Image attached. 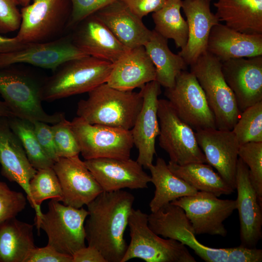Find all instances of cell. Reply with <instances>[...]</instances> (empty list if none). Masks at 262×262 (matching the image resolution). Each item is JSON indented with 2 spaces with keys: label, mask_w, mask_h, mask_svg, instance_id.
<instances>
[{
  "label": "cell",
  "mask_w": 262,
  "mask_h": 262,
  "mask_svg": "<svg viewBox=\"0 0 262 262\" xmlns=\"http://www.w3.org/2000/svg\"><path fill=\"white\" fill-rule=\"evenodd\" d=\"M134 199L132 194L123 190L103 191L86 205V241L107 262H121L126 252L124 233Z\"/></svg>",
  "instance_id": "cell-1"
},
{
  "label": "cell",
  "mask_w": 262,
  "mask_h": 262,
  "mask_svg": "<svg viewBox=\"0 0 262 262\" xmlns=\"http://www.w3.org/2000/svg\"><path fill=\"white\" fill-rule=\"evenodd\" d=\"M148 224L156 234L177 240L192 249L206 262H261L262 250L240 245L216 248L206 246L196 238L192 226L180 207L169 203L148 214Z\"/></svg>",
  "instance_id": "cell-2"
},
{
  "label": "cell",
  "mask_w": 262,
  "mask_h": 262,
  "mask_svg": "<svg viewBox=\"0 0 262 262\" xmlns=\"http://www.w3.org/2000/svg\"><path fill=\"white\" fill-rule=\"evenodd\" d=\"M78 103L77 115L86 122L130 130L143 102L141 91L120 90L104 83Z\"/></svg>",
  "instance_id": "cell-3"
},
{
  "label": "cell",
  "mask_w": 262,
  "mask_h": 262,
  "mask_svg": "<svg viewBox=\"0 0 262 262\" xmlns=\"http://www.w3.org/2000/svg\"><path fill=\"white\" fill-rule=\"evenodd\" d=\"M113 64L87 56L67 61L43 83V101H52L87 92L106 83Z\"/></svg>",
  "instance_id": "cell-4"
},
{
  "label": "cell",
  "mask_w": 262,
  "mask_h": 262,
  "mask_svg": "<svg viewBox=\"0 0 262 262\" xmlns=\"http://www.w3.org/2000/svg\"><path fill=\"white\" fill-rule=\"evenodd\" d=\"M43 83L28 73L7 66L0 68V95L14 116L31 122L55 124L64 113H47L42 102Z\"/></svg>",
  "instance_id": "cell-5"
},
{
  "label": "cell",
  "mask_w": 262,
  "mask_h": 262,
  "mask_svg": "<svg viewBox=\"0 0 262 262\" xmlns=\"http://www.w3.org/2000/svg\"><path fill=\"white\" fill-rule=\"evenodd\" d=\"M190 66L214 115L216 129L231 131L242 112L224 77L222 62L207 51Z\"/></svg>",
  "instance_id": "cell-6"
},
{
  "label": "cell",
  "mask_w": 262,
  "mask_h": 262,
  "mask_svg": "<svg viewBox=\"0 0 262 262\" xmlns=\"http://www.w3.org/2000/svg\"><path fill=\"white\" fill-rule=\"evenodd\" d=\"M128 226L131 241L121 262L139 258L146 262H196L185 246L170 238L161 237L148 224V214L132 209Z\"/></svg>",
  "instance_id": "cell-7"
},
{
  "label": "cell",
  "mask_w": 262,
  "mask_h": 262,
  "mask_svg": "<svg viewBox=\"0 0 262 262\" xmlns=\"http://www.w3.org/2000/svg\"><path fill=\"white\" fill-rule=\"evenodd\" d=\"M88 215L83 207L76 208L51 199L48 210L34 222L38 232L47 235V245L60 253L72 256L86 246L84 223Z\"/></svg>",
  "instance_id": "cell-8"
},
{
  "label": "cell",
  "mask_w": 262,
  "mask_h": 262,
  "mask_svg": "<svg viewBox=\"0 0 262 262\" xmlns=\"http://www.w3.org/2000/svg\"><path fill=\"white\" fill-rule=\"evenodd\" d=\"M71 12L70 0H33L20 11L21 24L16 36L24 43L58 38L67 29Z\"/></svg>",
  "instance_id": "cell-9"
},
{
  "label": "cell",
  "mask_w": 262,
  "mask_h": 262,
  "mask_svg": "<svg viewBox=\"0 0 262 262\" xmlns=\"http://www.w3.org/2000/svg\"><path fill=\"white\" fill-rule=\"evenodd\" d=\"M70 124L80 153L85 160L130 158L133 146L130 130L90 124L78 116Z\"/></svg>",
  "instance_id": "cell-10"
},
{
  "label": "cell",
  "mask_w": 262,
  "mask_h": 262,
  "mask_svg": "<svg viewBox=\"0 0 262 262\" xmlns=\"http://www.w3.org/2000/svg\"><path fill=\"white\" fill-rule=\"evenodd\" d=\"M157 113L159 145L168 154L169 161L180 165L193 163L207 164L195 132L180 118L167 99L158 100Z\"/></svg>",
  "instance_id": "cell-11"
},
{
  "label": "cell",
  "mask_w": 262,
  "mask_h": 262,
  "mask_svg": "<svg viewBox=\"0 0 262 262\" xmlns=\"http://www.w3.org/2000/svg\"><path fill=\"white\" fill-rule=\"evenodd\" d=\"M165 95L180 118L196 131L215 129L214 115L196 76L182 71Z\"/></svg>",
  "instance_id": "cell-12"
},
{
  "label": "cell",
  "mask_w": 262,
  "mask_h": 262,
  "mask_svg": "<svg viewBox=\"0 0 262 262\" xmlns=\"http://www.w3.org/2000/svg\"><path fill=\"white\" fill-rule=\"evenodd\" d=\"M172 204L183 209L196 235L209 234L225 237L224 221L236 210L235 200L221 199L214 194L197 191L194 195L176 199Z\"/></svg>",
  "instance_id": "cell-13"
},
{
  "label": "cell",
  "mask_w": 262,
  "mask_h": 262,
  "mask_svg": "<svg viewBox=\"0 0 262 262\" xmlns=\"http://www.w3.org/2000/svg\"><path fill=\"white\" fill-rule=\"evenodd\" d=\"M88 56L73 43L71 35L41 43H27L14 51L0 54V68L25 63L55 71L63 63Z\"/></svg>",
  "instance_id": "cell-14"
},
{
  "label": "cell",
  "mask_w": 262,
  "mask_h": 262,
  "mask_svg": "<svg viewBox=\"0 0 262 262\" xmlns=\"http://www.w3.org/2000/svg\"><path fill=\"white\" fill-rule=\"evenodd\" d=\"M140 91L143 98V105L130 131L133 145L138 151L136 161L143 167L148 169L153 164L156 154L155 141L160 133L157 112L161 85L153 81L146 83Z\"/></svg>",
  "instance_id": "cell-15"
},
{
  "label": "cell",
  "mask_w": 262,
  "mask_h": 262,
  "mask_svg": "<svg viewBox=\"0 0 262 262\" xmlns=\"http://www.w3.org/2000/svg\"><path fill=\"white\" fill-rule=\"evenodd\" d=\"M104 192L147 188L151 177L131 159L98 158L84 161Z\"/></svg>",
  "instance_id": "cell-16"
},
{
  "label": "cell",
  "mask_w": 262,
  "mask_h": 262,
  "mask_svg": "<svg viewBox=\"0 0 262 262\" xmlns=\"http://www.w3.org/2000/svg\"><path fill=\"white\" fill-rule=\"evenodd\" d=\"M60 183L65 205L80 208L103 192L79 155L59 158L52 167Z\"/></svg>",
  "instance_id": "cell-17"
},
{
  "label": "cell",
  "mask_w": 262,
  "mask_h": 262,
  "mask_svg": "<svg viewBox=\"0 0 262 262\" xmlns=\"http://www.w3.org/2000/svg\"><path fill=\"white\" fill-rule=\"evenodd\" d=\"M197 143L207 164L213 167L234 190L240 144L232 131L207 129L196 131Z\"/></svg>",
  "instance_id": "cell-18"
},
{
  "label": "cell",
  "mask_w": 262,
  "mask_h": 262,
  "mask_svg": "<svg viewBox=\"0 0 262 262\" xmlns=\"http://www.w3.org/2000/svg\"><path fill=\"white\" fill-rule=\"evenodd\" d=\"M222 70L241 112L262 101V55L222 62Z\"/></svg>",
  "instance_id": "cell-19"
},
{
  "label": "cell",
  "mask_w": 262,
  "mask_h": 262,
  "mask_svg": "<svg viewBox=\"0 0 262 262\" xmlns=\"http://www.w3.org/2000/svg\"><path fill=\"white\" fill-rule=\"evenodd\" d=\"M235 183L240 245L248 248L256 247L262 237V204L251 183L248 168L240 158L237 164Z\"/></svg>",
  "instance_id": "cell-20"
},
{
  "label": "cell",
  "mask_w": 262,
  "mask_h": 262,
  "mask_svg": "<svg viewBox=\"0 0 262 262\" xmlns=\"http://www.w3.org/2000/svg\"><path fill=\"white\" fill-rule=\"evenodd\" d=\"M74 29L71 35L73 43L88 56L114 64L131 49L95 14L84 19Z\"/></svg>",
  "instance_id": "cell-21"
},
{
  "label": "cell",
  "mask_w": 262,
  "mask_h": 262,
  "mask_svg": "<svg viewBox=\"0 0 262 262\" xmlns=\"http://www.w3.org/2000/svg\"><path fill=\"white\" fill-rule=\"evenodd\" d=\"M212 0H183L182 6L186 17L188 36L185 47L178 54L187 65H191L207 50L208 39L212 28L219 23L212 12Z\"/></svg>",
  "instance_id": "cell-22"
},
{
  "label": "cell",
  "mask_w": 262,
  "mask_h": 262,
  "mask_svg": "<svg viewBox=\"0 0 262 262\" xmlns=\"http://www.w3.org/2000/svg\"><path fill=\"white\" fill-rule=\"evenodd\" d=\"M0 164L1 174L23 189L32 207L29 182L37 170L31 164L20 140L10 128L7 118H0Z\"/></svg>",
  "instance_id": "cell-23"
},
{
  "label": "cell",
  "mask_w": 262,
  "mask_h": 262,
  "mask_svg": "<svg viewBox=\"0 0 262 262\" xmlns=\"http://www.w3.org/2000/svg\"><path fill=\"white\" fill-rule=\"evenodd\" d=\"M95 14L117 39L130 49L144 45L149 40V30L139 18L120 0H116Z\"/></svg>",
  "instance_id": "cell-24"
},
{
  "label": "cell",
  "mask_w": 262,
  "mask_h": 262,
  "mask_svg": "<svg viewBox=\"0 0 262 262\" xmlns=\"http://www.w3.org/2000/svg\"><path fill=\"white\" fill-rule=\"evenodd\" d=\"M207 51L221 62L262 55V34L242 33L219 23L211 31Z\"/></svg>",
  "instance_id": "cell-25"
},
{
  "label": "cell",
  "mask_w": 262,
  "mask_h": 262,
  "mask_svg": "<svg viewBox=\"0 0 262 262\" xmlns=\"http://www.w3.org/2000/svg\"><path fill=\"white\" fill-rule=\"evenodd\" d=\"M156 80V70L144 46L131 49L113 66L106 83L124 91H132Z\"/></svg>",
  "instance_id": "cell-26"
},
{
  "label": "cell",
  "mask_w": 262,
  "mask_h": 262,
  "mask_svg": "<svg viewBox=\"0 0 262 262\" xmlns=\"http://www.w3.org/2000/svg\"><path fill=\"white\" fill-rule=\"evenodd\" d=\"M219 21L237 32L262 34V0H217L214 3Z\"/></svg>",
  "instance_id": "cell-27"
},
{
  "label": "cell",
  "mask_w": 262,
  "mask_h": 262,
  "mask_svg": "<svg viewBox=\"0 0 262 262\" xmlns=\"http://www.w3.org/2000/svg\"><path fill=\"white\" fill-rule=\"evenodd\" d=\"M35 247L33 225L16 217L0 223V262H25Z\"/></svg>",
  "instance_id": "cell-28"
},
{
  "label": "cell",
  "mask_w": 262,
  "mask_h": 262,
  "mask_svg": "<svg viewBox=\"0 0 262 262\" xmlns=\"http://www.w3.org/2000/svg\"><path fill=\"white\" fill-rule=\"evenodd\" d=\"M148 169L151 173V182L155 187L154 196L149 204L151 213L176 199L194 195L198 191L174 175L162 158H158L156 164H152Z\"/></svg>",
  "instance_id": "cell-29"
},
{
  "label": "cell",
  "mask_w": 262,
  "mask_h": 262,
  "mask_svg": "<svg viewBox=\"0 0 262 262\" xmlns=\"http://www.w3.org/2000/svg\"><path fill=\"white\" fill-rule=\"evenodd\" d=\"M167 40L153 30L150 39L144 46L155 66V81L165 88L174 85L177 76L186 70L188 66L181 56L170 50Z\"/></svg>",
  "instance_id": "cell-30"
},
{
  "label": "cell",
  "mask_w": 262,
  "mask_h": 262,
  "mask_svg": "<svg viewBox=\"0 0 262 262\" xmlns=\"http://www.w3.org/2000/svg\"><path fill=\"white\" fill-rule=\"evenodd\" d=\"M167 166L174 175L198 191L211 193L218 197L234 192L207 164L193 163L180 165L169 161Z\"/></svg>",
  "instance_id": "cell-31"
},
{
  "label": "cell",
  "mask_w": 262,
  "mask_h": 262,
  "mask_svg": "<svg viewBox=\"0 0 262 262\" xmlns=\"http://www.w3.org/2000/svg\"><path fill=\"white\" fill-rule=\"evenodd\" d=\"M182 0H166L164 5L152 14L157 33L174 40L177 48L183 49L188 36V25L180 13Z\"/></svg>",
  "instance_id": "cell-32"
},
{
  "label": "cell",
  "mask_w": 262,
  "mask_h": 262,
  "mask_svg": "<svg viewBox=\"0 0 262 262\" xmlns=\"http://www.w3.org/2000/svg\"><path fill=\"white\" fill-rule=\"evenodd\" d=\"M7 120L10 128L20 140L32 165L36 170L52 167L54 162L46 154L40 145L33 123L16 116Z\"/></svg>",
  "instance_id": "cell-33"
},
{
  "label": "cell",
  "mask_w": 262,
  "mask_h": 262,
  "mask_svg": "<svg viewBox=\"0 0 262 262\" xmlns=\"http://www.w3.org/2000/svg\"><path fill=\"white\" fill-rule=\"evenodd\" d=\"M29 189L33 201L32 208L36 213L34 222L39 220L42 215L41 206L44 200H62L61 186L52 167L37 170L30 181Z\"/></svg>",
  "instance_id": "cell-34"
},
{
  "label": "cell",
  "mask_w": 262,
  "mask_h": 262,
  "mask_svg": "<svg viewBox=\"0 0 262 262\" xmlns=\"http://www.w3.org/2000/svg\"><path fill=\"white\" fill-rule=\"evenodd\" d=\"M231 131L240 145L251 142H262V101L242 112Z\"/></svg>",
  "instance_id": "cell-35"
},
{
  "label": "cell",
  "mask_w": 262,
  "mask_h": 262,
  "mask_svg": "<svg viewBox=\"0 0 262 262\" xmlns=\"http://www.w3.org/2000/svg\"><path fill=\"white\" fill-rule=\"evenodd\" d=\"M238 156L248 168L251 183L262 204V142H251L241 145Z\"/></svg>",
  "instance_id": "cell-36"
},
{
  "label": "cell",
  "mask_w": 262,
  "mask_h": 262,
  "mask_svg": "<svg viewBox=\"0 0 262 262\" xmlns=\"http://www.w3.org/2000/svg\"><path fill=\"white\" fill-rule=\"evenodd\" d=\"M56 150L59 158L79 155L80 150L71 127L66 118L51 126Z\"/></svg>",
  "instance_id": "cell-37"
},
{
  "label": "cell",
  "mask_w": 262,
  "mask_h": 262,
  "mask_svg": "<svg viewBox=\"0 0 262 262\" xmlns=\"http://www.w3.org/2000/svg\"><path fill=\"white\" fill-rule=\"evenodd\" d=\"M27 199L22 193L11 190L0 180V223L16 217L25 208Z\"/></svg>",
  "instance_id": "cell-38"
},
{
  "label": "cell",
  "mask_w": 262,
  "mask_h": 262,
  "mask_svg": "<svg viewBox=\"0 0 262 262\" xmlns=\"http://www.w3.org/2000/svg\"><path fill=\"white\" fill-rule=\"evenodd\" d=\"M116 0H70L71 12L67 29H74L87 17Z\"/></svg>",
  "instance_id": "cell-39"
},
{
  "label": "cell",
  "mask_w": 262,
  "mask_h": 262,
  "mask_svg": "<svg viewBox=\"0 0 262 262\" xmlns=\"http://www.w3.org/2000/svg\"><path fill=\"white\" fill-rule=\"evenodd\" d=\"M18 0H0V33L15 32L19 28L21 21Z\"/></svg>",
  "instance_id": "cell-40"
},
{
  "label": "cell",
  "mask_w": 262,
  "mask_h": 262,
  "mask_svg": "<svg viewBox=\"0 0 262 262\" xmlns=\"http://www.w3.org/2000/svg\"><path fill=\"white\" fill-rule=\"evenodd\" d=\"M32 123L35 135L42 148L55 163L59 158L56 150L51 126L41 121H35Z\"/></svg>",
  "instance_id": "cell-41"
},
{
  "label": "cell",
  "mask_w": 262,
  "mask_h": 262,
  "mask_svg": "<svg viewBox=\"0 0 262 262\" xmlns=\"http://www.w3.org/2000/svg\"><path fill=\"white\" fill-rule=\"evenodd\" d=\"M25 262H72V256L60 253L47 245L32 249Z\"/></svg>",
  "instance_id": "cell-42"
},
{
  "label": "cell",
  "mask_w": 262,
  "mask_h": 262,
  "mask_svg": "<svg viewBox=\"0 0 262 262\" xmlns=\"http://www.w3.org/2000/svg\"><path fill=\"white\" fill-rule=\"evenodd\" d=\"M131 11L142 19L150 13L160 9L165 4L166 0H120Z\"/></svg>",
  "instance_id": "cell-43"
},
{
  "label": "cell",
  "mask_w": 262,
  "mask_h": 262,
  "mask_svg": "<svg viewBox=\"0 0 262 262\" xmlns=\"http://www.w3.org/2000/svg\"><path fill=\"white\" fill-rule=\"evenodd\" d=\"M72 262H107L96 248L88 246L77 251L72 255Z\"/></svg>",
  "instance_id": "cell-44"
},
{
  "label": "cell",
  "mask_w": 262,
  "mask_h": 262,
  "mask_svg": "<svg viewBox=\"0 0 262 262\" xmlns=\"http://www.w3.org/2000/svg\"><path fill=\"white\" fill-rule=\"evenodd\" d=\"M26 44L20 42L15 36L9 38L0 35V54L10 52L19 49Z\"/></svg>",
  "instance_id": "cell-45"
},
{
  "label": "cell",
  "mask_w": 262,
  "mask_h": 262,
  "mask_svg": "<svg viewBox=\"0 0 262 262\" xmlns=\"http://www.w3.org/2000/svg\"><path fill=\"white\" fill-rule=\"evenodd\" d=\"M14 116L13 113L3 101L0 100V118Z\"/></svg>",
  "instance_id": "cell-46"
},
{
  "label": "cell",
  "mask_w": 262,
  "mask_h": 262,
  "mask_svg": "<svg viewBox=\"0 0 262 262\" xmlns=\"http://www.w3.org/2000/svg\"><path fill=\"white\" fill-rule=\"evenodd\" d=\"M31 0H18L19 4L21 5L23 7L28 5Z\"/></svg>",
  "instance_id": "cell-47"
}]
</instances>
